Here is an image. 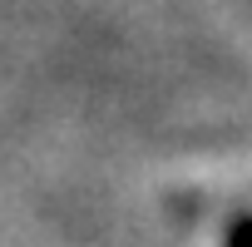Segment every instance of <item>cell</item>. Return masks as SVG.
<instances>
[{
    "label": "cell",
    "mask_w": 252,
    "mask_h": 247,
    "mask_svg": "<svg viewBox=\"0 0 252 247\" xmlns=\"http://www.w3.org/2000/svg\"><path fill=\"white\" fill-rule=\"evenodd\" d=\"M222 247H252V217H237V222H227V237H222Z\"/></svg>",
    "instance_id": "obj_1"
}]
</instances>
